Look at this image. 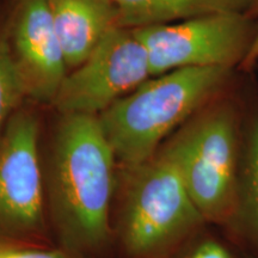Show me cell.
<instances>
[{"instance_id":"cell-1","label":"cell","mask_w":258,"mask_h":258,"mask_svg":"<svg viewBox=\"0 0 258 258\" xmlns=\"http://www.w3.org/2000/svg\"><path fill=\"white\" fill-rule=\"evenodd\" d=\"M116 161L98 116L61 115L48 164L47 196L55 233L69 252L91 254L108 244Z\"/></svg>"},{"instance_id":"cell-2","label":"cell","mask_w":258,"mask_h":258,"mask_svg":"<svg viewBox=\"0 0 258 258\" xmlns=\"http://www.w3.org/2000/svg\"><path fill=\"white\" fill-rule=\"evenodd\" d=\"M227 67H191L153 76L98 115L117 161L134 169L151 159L173 129L206 104Z\"/></svg>"},{"instance_id":"cell-3","label":"cell","mask_w":258,"mask_h":258,"mask_svg":"<svg viewBox=\"0 0 258 258\" xmlns=\"http://www.w3.org/2000/svg\"><path fill=\"white\" fill-rule=\"evenodd\" d=\"M129 172L120 232L132 258L164 256L206 221L190 196L170 141Z\"/></svg>"},{"instance_id":"cell-4","label":"cell","mask_w":258,"mask_h":258,"mask_svg":"<svg viewBox=\"0 0 258 258\" xmlns=\"http://www.w3.org/2000/svg\"><path fill=\"white\" fill-rule=\"evenodd\" d=\"M185 185L205 220L226 224L239 208L237 122L230 106L208 109L170 141Z\"/></svg>"},{"instance_id":"cell-5","label":"cell","mask_w":258,"mask_h":258,"mask_svg":"<svg viewBox=\"0 0 258 258\" xmlns=\"http://www.w3.org/2000/svg\"><path fill=\"white\" fill-rule=\"evenodd\" d=\"M40 122L22 105L0 139V246L24 243L44 231Z\"/></svg>"},{"instance_id":"cell-6","label":"cell","mask_w":258,"mask_h":258,"mask_svg":"<svg viewBox=\"0 0 258 258\" xmlns=\"http://www.w3.org/2000/svg\"><path fill=\"white\" fill-rule=\"evenodd\" d=\"M153 76L191 67H227L243 59L252 37L244 14L225 12L133 29Z\"/></svg>"},{"instance_id":"cell-7","label":"cell","mask_w":258,"mask_h":258,"mask_svg":"<svg viewBox=\"0 0 258 258\" xmlns=\"http://www.w3.org/2000/svg\"><path fill=\"white\" fill-rule=\"evenodd\" d=\"M152 77L148 54L133 29L116 27L82 64L67 73L53 106L98 116Z\"/></svg>"},{"instance_id":"cell-8","label":"cell","mask_w":258,"mask_h":258,"mask_svg":"<svg viewBox=\"0 0 258 258\" xmlns=\"http://www.w3.org/2000/svg\"><path fill=\"white\" fill-rule=\"evenodd\" d=\"M3 35L27 98L51 104L69 69L57 40L48 0H11Z\"/></svg>"},{"instance_id":"cell-9","label":"cell","mask_w":258,"mask_h":258,"mask_svg":"<svg viewBox=\"0 0 258 258\" xmlns=\"http://www.w3.org/2000/svg\"><path fill=\"white\" fill-rule=\"evenodd\" d=\"M69 72L82 64L118 27L111 0H48Z\"/></svg>"},{"instance_id":"cell-10","label":"cell","mask_w":258,"mask_h":258,"mask_svg":"<svg viewBox=\"0 0 258 258\" xmlns=\"http://www.w3.org/2000/svg\"><path fill=\"white\" fill-rule=\"evenodd\" d=\"M118 27L138 29L185 21L200 16L244 14L254 0H111Z\"/></svg>"},{"instance_id":"cell-11","label":"cell","mask_w":258,"mask_h":258,"mask_svg":"<svg viewBox=\"0 0 258 258\" xmlns=\"http://www.w3.org/2000/svg\"><path fill=\"white\" fill-rule=\"evenodd\" d=\"M27 99L23 82L0 28V139L10 120Z\"/></svg>"},{"instance_id":"cell-12","label":"cell","mask_w":258,"mask_h":258,"mask_svg":"<svg viewBox=\"0 0 258 258\" xmlns=\"http://www.w3.org/2000/svg\"><path fill=\"white\" fill-rule=\"evenodd\" d=\"M245 199L249 218L258 235V117L251 125L245 170Z\"/></svg>"},{"instance_id":"cell-13","label":"cell","mask_w":258,"mask_h":258,"mask_svg":"<svg viewBox=\"0 0 258 258\" xmlns=\"http://www.w3.org/2000/svg\"><path fill=\"white\" fill-rule=\"evenodd\" d=\"M0 258H67L59 251L0 250Z\"/></svg>"},{"instance_id":"cell-14","label":"cell","mask_w":258,"mask_h":258,"mask_svg":"<svg viewBox=\"0 0 258 258\" xmlns=\"http://www.w3.org/2000/svg\"><path fill=\"white\" fill-rule=\"evenodd\" d=\"M190 258H231V256L221 244L211 240L200 245Z\"/></svg>"},{"instance_id":"cell-15","label":"cell","mask_w":258,"mask_h":258,"mask_svg":"<svg viewBox=\"0 0 258 258\" xmlns=\"http://www.w3.org/2000/svg\"><path fill=\"white\" fill-rule=\"evenodd\" d=\"M257 60H258V28L256 32H254L249 50H247L246 55L244 57V63L247 64V66H250V64L256 62Z\"/></svg>"}]
</instances>
